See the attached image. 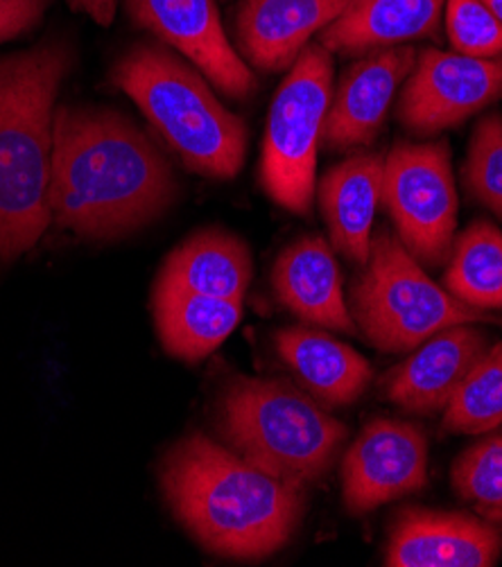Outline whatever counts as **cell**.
<instances>
[{
  "instance_id": "6da1fadb",
  "label": "cell",
  "mask_w": 502,
  "mask_h": 567,
  "mask_svg": "<svg viewBox=\"0 0 502 567\" xmlns=\"http://www.w3.org/2000/svg\"><path fill=\"white\" fill-rule=\"evenodd\" d=\"M175 199L171 163L134 123L109 109L58 111L48 193L54 224L82 238H116Z\"/></svg>"
},
{
  "instance_id": "7a4b0ae2",
  "label": "cell",
  "mask_w": 502,
  "mask_h": 567,
  "mask_svg": "<svg viewBox=\"0 0 502 567\" xmlns=\"http://www.w3.org/2000/svg\"><path fill=\"white\" fill-rule=\"evenodd\" d=\"M165 502L208 551L256 560L281 549L304 516V486L276 477L204 434L175 443L161 464Z\"/></svg>"
},
{
  "instance_id": "3957f363",
  "label": "cell",
  "mask_w": 502,
  "mask_h": 567,
  "mask_svg": "<svg viewBox=\"0 0 502 567\" xmlns=\"http://www.w3.org/2000/svg\"><path fill=\"white\" fill-rule=\"evenodd\" d=\"M69 71L64 45L45 43L0 62V258L30 251L50 224L54 97Z\"/></svg>"
},
{
  "instance_id": "277c9868",
  "label": "cell",
  "mask_w": 502,
  "mask_h": 567,
  "mask_svg": "<svg viewBox=\"0 0 502 567\" xmlns=\"http://www.w3.org/2000/svg\"><path fill=\"white\" fill-rule=\"evenodd\" d=\"M114 82L184 165L211 179H234L247 156V127L173 52L136 45L121 56Z\"/></svg>"
},
{
  "instance_id": "5b68a950",
  "label": "cell",
  "mask_w": 502,
  "mask_h": 567,
  "mask_svg": "<svg viewBox=\"0 0 502 567\" xmlns=\"http://www.w3.org/2000/svg\"><path fill=\"white\" fill-rule=\"evenodd\" d=\"M219 430L254 466L306 486L328 473L347 427L284 380L238 378L219 405Z\"/></svg>"
},
{
  "instance_id": "8992f818",
  "label": "cell",
  "mask_w": 502,
  "mask_h": 567,
  "mask_svg": "<svg viewBox=\"0 0 502 567\" xmlns=\"http://www.w3.org/2000/svg\"><path fill=\"white\" fill-rule=\"evenodd\" d=\"M362 278L351 292V317L369 342L385 353H408L434 332L489 321L486 312L458 301L421 269V262L389 231L371 240Z\"/></svg>"
},
{
  "instance_id": "52a82bcc",
  "label": "cell",
  "mask_w": 502,
  "mask_h": 567,
  "mask_svg": "<svg viewBox=\"0 0 502 567\" xmlns=\"http://www.w3.org/2000/svg\"><path fill=\"white\" fill-rule=\"evenodd\" d=\"M330 97L332 56L321 43L308 45L274 95L260 156L265 193L297 215H310L313 208L317 147Z\"/></svg>"
},
{
  "instance_id": "ba28073f",
  "label": "cell",
  "mask_w": 502,
  "mask_h": 567,
  "mask_svg": "<svg viewBox=\"0 0 502 567\" xmlns=\"http://www.w3.org/2000/svg\"><path fill=\"white\" fill-rule=\"evenodd\" d=\"M380 204L403 247L423 265H441L455 245L460 206L449 145L397 143L385 156Z\"/></svg>"
},
{
  "instance_id": "9c48e42d",
  "label": "cell",
  "mask_w": 502,
  "mask_h": 567,
  "mask_svg": "<svg viewBox=\"0 0 502 567\" xmlns=\"http://www.w3.org/2000/svg\"><path fill=\"white\" fill-rule=\"evenodd\" d=\"M502 95V60L426 50L406 82L399 118L414 136L462 125Z\"/></svg>"
},
{
  "instance_id": "30bf717a",
  "label": "cell",
  "mask_w": 502,
  "mask_h": 567,
  "mask_svg": "<svg viewBox=\"0 0 502 567\" xmlns=\"http://www.w3.org/2000/svg\"><path fill=\"white\" fill-rule=\"evenodd\" d=\"M426 482L428 441L423 430L408 421H371L342 462V497L354 516L417 493Z\"/></svg>"
},
{
  "instance_id": "8fae6325",
  "label": "cell",
  "mask_w": 502,
  "mask_h": 567,
  "mask_svg": "<svg viewBox=\"0 0 502 567\" xmlns=\"http://www.w3.org/2000/svg\"><path fill=\"white\" fill-rule=\"evenodd\" d=\"M132 19L202 71L222 93L247 97L256 80L222 28L215 0H127Z\"/></svg>"
},
{
  "instance_id": "7c38bea8",
  "label": "cell",
  "mask_w": 502,
  "mask_h": 567,
  "mask_svg": "<svg viewBox=\"0 0 502 567\" xmlns=\"http://www.w3.org/2000/svg\"><path fill=\"white\" fill-rule=\"evenodd\" d=\"M417 52L397 45L367 52L342 78L330 97L324 141L332 150L367 147L380 134L399 86L410 78Z\"/></svg>"
},
{
  "instance_id": "4fadbf2b",
  "label": "cell",
  "mask_w": 502,
  "mask_h": 567,
  "mask_svg": "<svg viewBox=\"0 0 502 567\" xmlns=\"http://www.w3.org/2000/svg\"><path fill=\"white\" fill-rule=\"evenodd\" d=\"M502 554V536L489 523L449 512L410 508L389 534V567H491Z\"/></svg>"
},
{
  "instance_id": "5bb4252c",
  "label": "cell",
  "mask_w": 502,
  "mask_h": 567,
  "mask_svg": "<svg viewBox=\"0 0 502 567\" xmlns=\"http://www.w3.org/2000/svg\"><path fill=\"white\" fill-rule=\"evenodd\" d=\"M486 349V334L473 328V323H458L434 332L387 375L385 389L389 401L412 414L443 410Z\"/></svg>"
},
{
  "instance_id": "9a60e30c",
  "label": "cell",
  "mask_w": 502,
  "mask_h": 567,
  "mask_svg": "<svg viewBox=\"0 0 502 567\" xmlns=\"http://www.w3.org/2000/svg\"><path fill=\"white\" fill-rule=\"evenodd\" d=\"M351 0H245L238 41L247 60L263 71H286L308 41L338 19Z\"/></svg>"
},
{
  "instance_id": "2e32d148",
  "label": "cell",
  "mask_w": 502,
  "mask_h": 567,
  "mask_svg": "<svg viewBox=\"0 0 502 567\" xmlns=\"http://www.w3.org/2000/svg\"><path fill=\"white\" fill-rule=\"evenodd\" d=\"M272 282L278 301L304 321L349 334L356 332L338 260L321 236H304L278 256Z\"/></svg>"
},
{
  "instance_id": "e0dca14e",
  "label": "cell",
  "mask_w": 502,
  "mask_h": 567,
  "mask_svg": "<svg viewBox=\"0 0 502 567\" xmlns=\"http://www.w3.org/2000/svg\"><path fill=\"white\" fill-rule=\"evenodd\" d=\"M382 154H354L330 167L317 190L332 247L360 265H367L371 251L373 217L382 195Z\"/></svg>"
},
{
  "instance_id": "ac0fdd59",
  "label": "cell",
  "mask_w": 502,
  "mask_h": 567,
  "mask_svg": "<svg viewBox=\"0 0 502 567\" xmlns=\"http://www.w3.org/2000/svg\"><path fill=\"white\" fill-rule=\"evenodd\" d=\"M445 0H351L321 32L328 52H373L437 32Z\"/></svg>"
},
{
  "instance_id": "d6986e66",
  "label": "cell",
  "mask_w": 502,
  "mask_h": 567,
  "mask_svg": "<svg viewBox=\"0 0 502 567\" xmlns=\"http://www.w3.org/2000/svg\"><path fill=\"white\" fill-rule=\"evenodd\" d=\"M276 351L315 399L328 408L356 403L373 378L369 362L358 351L306 326L278 332Z\"/></svg>"
},
{
  "instance_id": "ffe728a7",
  "label": "cell",
  "mask_w": 502,
  "mask_h": 567,
  "mask_svg": "<svg viewBox=\"0 0 502 567\" xmlns=\"http://www.w3.org/2000/svg\"><path fill=\"white\" fill-rule=\"evenodd\" d=\"M252 276V251L238 236L204 229L171 254L156 282L215 299L243 301Z\"/></svg>"
},
{
  "instance_id": "44dd1931",
  "label": "cell",
  "mask_w": 502,
  "mask_h": 567,
  "mask_svg": "<svg viewBox=\"0 0 502 567\" xmlns=\"http://www.w3.org/2000/svg\"><path fill=\"white\" fill-rule=\"evenodd\" d=\"M243 301L215 299L180 288H154V321L163 349L186 362L213 353L236 330Z\"/></svg>"
},
{
  "instance_id": "7402d4cb",
  "label": "cell",
  "mask_w": 502,
  "mask_h": 567,
  "mask_svg": "<svg viewBox=\"0 0 502 567\" xmlns=\"http://www.w3.org/2000/svg\"><path fill=\"white\" fill-rule=\"evenodd\" d=\"M443 286L475 310H502V231L475 221L455 240Z\"/></svg>"
},
{
  "instance_id": "603a6c76",
  "label": "cell",
  "mask_w": 502,
  "mask_h": 567,
  "mask_svg": "<svg viewBox=\"0 0 502 567\" xmlns=\"http://www.w3.org/2000/svg\"><path fill=\"white\" fill-rule=\"evenodd\" d=\"M443 427L486 434L502 427V342L489 347L443 408Z\"/></svg>"
},
{
  "instance_id": "cb8c5ba5",
  "label": "cell",
  "mask_w": 502,
  "mask_h": 567,
  "mask_svg": "<svg viewBox=\"0 0 502 567\" xmlns=\"http://www.w3.org/2000/svg\"><path fill=\"white\" fill-rule=\"evenodd\" d=\"M453 486L478 512L502 518V436L484 439L462 452L453 466Z\"/></svg>"
},
{
  "instance_id": "d4e9b609",
  "label": "cell",
  "mask_w": 502,
  "mask_h": 567,
  "mask_svg": "<svg viewBox=\"0 0 502 567\" xmlns=\"http://www.w3.org/2000/svg\"><path fill=\"white\" fill-rule=\"evenodd\" d=\"M464 182L473 197L502 219V116L491 113L473 132Z\"/></svg>"
},
{
  "instance_id": "484cf974",
  "label": "cell",
  "mask_w": 502,
  "mask_h": 567,
  "mask_svg": "<svg viewBox=\"0 0 502 567\" xmlns=\"http://www.w3.org/2000/svg\"><path fill=\"white\" fill-rule=\"evenodd\" d=\"M443 21L455 52L478 60L502 56V23L484 0H445Z\"/></svg>"
},
{
  "instance_id": "4316f807",
  "label": "cell",
  "mask_w": 502,
  "mask_h": 567,
  "mask_svg": "<svg viewBox=\"0 0 502 567\" xmlns=\"http://www.w3.org/2000/svg\"><path fill=\"white\" fill-rule=\"evenodd\" d=\"M48 0H0V43L30 30L43 14Z\"/></svg>"
},
{
  "instance_id": "83f0119b",
  "label": "cell",
  "mask_w": 502,
  "mask_h": 567,
  "mask_svg": "<svg viewBox=\"0 0 502 567\" xmlns=\"http://www.w3.org/2000/svg\"><path fill=\"white\" fill-rule=\"evenodd\" d=\"M82 3L95 19H100L102 23H109L111 12H114V3L116 0H78Z\"/></svg>"
},
{
  "instance_id": "f1b7e54d",
  "label": "cell",
  "mask_w": 502,
  "mask_h": 567,
  "mask_svg": "<svg viewBox=\"0 0 502 567\" xmlns=\"http://www.w3.org/2000/svg\"><path fill=\"white\" fill-rule=\"evenodd\" d=\"M484 3L493 10V14L498 17V21L502 23V0H484Z\"/></svg>"
}]
</instances>
